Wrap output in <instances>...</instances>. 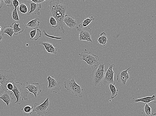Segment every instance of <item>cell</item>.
I'll use <instances>...</instances> for the list:
<instances>
[{"label":"cell","mask_w":156,"mask_h":116,"mask_svg":"<svg viewBox=\"0 0 156 116\" xmlns=\"http://www.w3.org/2000/svg\"><path fill=\"white\" fill-rule=\"evenodd\" d=\"M48 4L47 9L51 16L57 21L59 30L64 34L65 31L64 27L65 24L63 21L69 9L68 3H63L58 0H53L50 1Z\"/></svg>","instance_id":"1"},{"label":"cell","mask_w":156,"mask_h":116,"mask_svg":"<svg viewBox=\"0 0 156 116\" xmlns=\"http://www.w3.org/2000/svg\"><path fill=\"white\" fill-rule=\"evenodd\" d=\"M14 88L12 92L16 97V101L14 104H21L24 101L29 100L28 91L25 89L22 86L23 84L19 82H14L13 83Z\"/></svg>","instance_id":"2"},{"label":"cell","mask_w":156,"mask_h":116,"mask_svg":"<svg viewBox=\"0 0 156 116\" xmlns=\"http://www.w3.org/2000/svg\"><path fill=\"white\" fill-rule=\"evenodd\" d=\"M16 79V77L12 71L0 69V96L8 90L6 88L8 83H13Z\"/></svg>","instance_id":"3"},{"label":"cell","mask_w":156,"mask_h":116,"mask_svg":"<svg viewBox=\"0 0 156 116\" xmlns=\"http://www.w3.org/2000/svg\"><path fill=\"white\" fill-rule=\"evenodd\" d=\"M64 88L66 90L70 91L73 95L80 98L83 97V89L81 86L76 83L74 78H70L64 82Z\"/></svg>","instance_id":"4"},{"label":"cell","mask_w":156,"mask_h":116,"mask_svg":"<svg viewBox=\"0 0 156 116\" xmlns=\"http://www.w3.org/2000/svg\"><path fill=\"white\" fill-rule=\"evenodd\" d=\"M79 55L80 57L81 60L85 61L90 67H97L99 64V57L88 52L86 49L82 53L79 54Z\"/></svg>","instance_id":"5"},{"label":"cell","mask_w":156,"mask_h":116,"mask_svg":"<svg viewBox=\"0 0 156 116\" xmlns=\"http://www.w3.org/2000/svg\"><path fill=\"white\" fill-rule=\"evenodd\" d=\"M105 63L101 62L92 71V78L94 86L100 85L102 82L106 70H105Z\"/></svg>","instance_id":"6"},{"label":"cell","mask_w":156,"mask_h":116,"mask_svg":"<svg viewBox=\"0 0 156 116\" xmlns=\"http://www.w3.org/2000/svg\"><path fill=\"white\" fill-rule=\"evenodd\" d=\"M51 105L49 97H48L44 102L41 104L34 103L32 111L35 112L38 116H44L48 113Z\"/></svg>","instance_id":"7"},{"label":"cell","mask_w":156,"mask_h":116,"mask_svg":"<svg viewBox=\"0 0 156 116\" xmlns=\"http://www.w3.org/2000/svg\"><path fill=\"white\" fill-rule=\"evenodd\" d=\"M115 66V65L114 64L109 65L108 69L106 70L102 81L104 85L111 84L115 85V84L114 80V72L112 70V68Z\"/></svg>","instance_id":"8"},{"label":"cell","mask_w":156,"mask_h":116,"mask_svg":"<svg viewBox=\"0 0 156 116\" xmlns=\"http://www.w3.org/2000/svg\"><path fill=\"white\" fill-rule=\"evenodd\" d=\"M47 80L48 81V85L46 88L49 92L57 93L60 91L61 87L60 83L56 80L53 77L48 76Z\"/></svg>","instance_id":"9"},{"label":"cell","mask_w":156,"mask_h":116,"mask_svg":"<svg viewBox=\"0 0 156 116\" xmlns=\"http://www.w3.org/2000/svg\"><path fill=\"white\" fill-rule=\"evenodd\" d=\"M76 28L78 32L79 39L80 41H86L87 42H92L91 28L88 27L80 28L78 26Z\"/></svg>","instance_id":"10"},{"label":"cell","mask_w":156,"mask_h":116,"mask_svg":"<svg viewBox=\"0 0 156 116\" xmlns=\"http://www.w3.org/2000/svg\"><path fill=\"white\" fill-rule=\"evenodd\" d=\"M24 88L27 89L30 95L31 93L33 94L35 98H37L42 92L41 86L38 83L34 82L30 84L27 82Z\"/></svg>","instance_id":"11"},{"label":"cell","mask_w":156,"mask_h":116,"mask_svg":"<svg viewBox=\"0 0 156 116\" xmlns=\"http://www.w3.org/2000/svg\"><path fill=\"white\" fill-rule=\"evenodd\" d=\"M130 68L131 67H130L125 70L119 72L117 74V80L119 82L121 83L123 85H126V82L129 80V73L128 71Z\"/></svg>","instance_id":"12"},{"label":"cell","mask_w":156,"mask_h":116,"mask_svg":"<svg viewBox=\"0 0 156 116\" xmlns=\"http://www.w3.org/2000/svg\"><path fill=\"white\" fill-rule=\"evenodd\" d=\"M25 3H30V11L27 14V15L34 16L35 14L39 15L41 13L39 10L42 8L41 4H36L31 1H25Z\"/></svg>","instance_id":"13"},{"label":"cell","mask_w":156,"mask_h":116,"mask_svg":"<svg viewBox=\"0 0 156 116\" xmlns=\"http://www.w3.org/2000/svg\"><path fill=\"white\" fill-rule=\"evenodd\" d=\"M63 22L65 24L70 28H74L77 24V21L73 17L67 14L65 16Z\"/></svg>","instance_id":"14"},{"label":"cell","mask_w":156,"mask_h":116,"mask_svg":"<svg viewBox=\"0 0 156 116\" xmlns=\"http://www.w3.org/2000/svg\"><path fill=\"white\" fill-rule=\"evenodd\" d=\"M39 44L44 46L46 51L49 54H55L57 52V49L54 47L51 43L50 42H39Z\"/></svg>","instance_id":"15"},{"label":"cell","mask_w":156,"mask_h":116,"mask_svg":"<svg viewBox=\"0 0 156 116\" xmlns=\"http://www.w3.org/2000/svg\"><path fill=\"white\" fill-rule=\"evenodd\" d=\"M12 95V93L9 90L6 91L0 96V99H2L5 103L7 106L9 107L13 100Z\"/></svg>","instance_id":"16"},{"label":"cell","mask_w":156,"mask_h":116,"mask_svg":"<svg viewBox=\"0 0 156 116\" xmlns=\"http://www.w3.org/2000/svg\"><path fill=\"white\" fill-rule=\"evenodd\" d=\"M132 101L134 103L143 102L146 104L149 103L152 101H154V102L155 103L156 97L155 95L152 93L151 96H147L140 99H136L135 98H133Z\"/></svg>","instance_id":"17"},{"label":"cell","mask_w":156,"mask_h":116,"mask_svg":"<svg viewBox=\"0 0 156 116\" xmlns=\"http://www.w3.org/2000/svg\"><path fill=\"white\" fill-rule=\"evenodd\" d=\"M30 40L37 41L42 36L41 32L39 28H35L30 32Z\"/></svg>","instance_id":"18"},{"label":"cell","mask_w":156,"mask_h":116,"mask_svg":"<svg viewBox=\"0 0 156 116\" xmlns=\"http://www.w3.org/2000/svg\"><path fill=\"white\" fill-rule=\"evenodd\" d=\"M39 20V18L37 17L29 21L26 25V28H33L34 29L38 28L40 24Z\"/></svg>","instance_id":"19"},{"label":"cell","mask_w":156,"mask_h":116,"mask_svg":"<svg viewBox=\"0 0 156 116\" xmlns=\"http://www.w3.org/2000/svg\"><path fill=\"white\" fill-rule=\"evenodd\" d=\"M100 37L98 39L97 41L100 44L104 46H106L108 42L107 36L105 32H101L100 34Z\"/></svg>","instance_id":"20"},{"label":"cell","mask_w":156,"mask_h":116,"mask_svg":"<svg viewBox=\"0 0 156 116\" xmlns=\"http://www.w3.org/2000/svg\"><path fill=\"white\" fill-rule=\"evenodd\" d=\"M95 20L93 16L86 18L82 23L78 25V27L80 28H83L87 27L91 23V22Z\"/></svg>","instance_id":"21"},{"label":"cell","mask_w":156,"mask_h":116,"mask_svg":"<svg viewBox=\"0 0 156 116\" xmlns=\"http://www.w3.org/2000/svg\"><path fill=\"white\" fill-rule=\"evenodd\" d=\"M1 32L3 35H4V34H6L9 36L11 38L12 37V36L14 34L13 29L12 26H6L3 27Z\"/></svg>","instance_id":"22"},{"label":"cell","mask_w":156,"mask_h":116,"mask_svg":"<svg viewBox=\"0 0 156 116\" xmlns=\"http://www.w3.org/2000/svg\"><path fill=\"white\" fill-rule=\"evenodd\" d=\"M20 24H17L16 22L13 23L12 24V26L13 29L14 34L15 35H17L22 33L24 31V28H20Z\"/></svg>","instance_id":"23"},{"label":"cell","mask_w":156,"mask_h":116,"mask_svg":"<svg viewBox=\"0 0 156 116\" xmlns=\"http://www.w3.org/2000/svg\"><path fill=\"white\" fill-rule=\"evenodd\" d=\"M143 116H152L153 113L151 111V108L150 105L146 104L144 105V110L141 112Z\"/></svg>","instance_id":"24"},{"label":"cell","mask_w":156,"mask_h":116,"mask_svg":"<svg viewBox=\"0 0 156 116\" xmlns=\"http://www.w3.org/2000/svg\"><path fill=\"white\" fill-rule=\"evenodd\" d=\"M33 106L31 107L30 106H27L22 108L21 110L25 116H29L33 112Z\"/></svg>","instance_id":"25"},{"label":"cell","mask_w":156,"mask_h":116,"mask_svg":"<svg viewBox=\"0 0 156 116\" xmlns=\"http://www.w3.org/2000/svg\"><path fill=\"white\" fill-rule=\"evenodd\" d=\"M18 9L21 13L24 14H27L30 11V9L27 6L23 3H20Z\"/></svg>","instance_id":"26"},{"label":"cell","mask_w":156,"mask_h":116,"mask_svg":"<svg viewBox=\"0 0 156 116\" xmlns=\"http://www.w3.org/2000/svg\"><path fill=\"white\" fill-rule=\"evenodd\" d=\"M110 89L112 93L111 99H113L118 95L119 90L116 88L115 86L112 84L109 85Z\"/></svg>","instance_id":"27"},{"label":"cell","mask_w":156,"mask_h":116,"mask_svg":"<svg viewBox=\"0 0 156 116\" xmlns=\"http://www.w3.org/2000/svg\"><path fill=\"white\" fill-rule=\"evenodd\" d=\"M11 19L15 21H19L20 18L17 12V9H13L11 14Z\"/></svg>","instance_id":"28"},{"label":"cell","mask_w":156,"mask_h":116,"mask_svg":"<svg viewBox=\"0 0 156 116\" xmlns=\"http://www.w3.org/2000/svg\"><path fill=\"white\" fill-rule=\"evenodd\" d=\"M49 22L52 28H54L58 27V24L57 21L52 17H51L50 18Z\"/></svg>","instance_id":"29"},{"label":"cell","mask_w":156,"mask_h":116,"mask_svg":"<svg viewBox=\"0 0 156 116\" xmlns=\"http://www.w3.org/2000/svg\"><path fill=\"white\" fill-rule=\"evenodd\" d=\"M19 2L17 0H13L12 1V6L14 7L15 9H17L20 5Z\"/></svg>","instance_id":"30"},{"label":"cell","mask_w":156,"mask_h":116,"mask_svg":"<svg viewBox=\"0 0 156 116\" xmlns=\"http://www.w3.org/2000/svg\"><path fill=\"white\" fill-rule=\"evenodd\" d=\"M6 88L8 90L12 92L14 88L13 83H9L7 85Z\"/></svg>","instance_id":"31"},{"label":"cell","mask_w":156,"mask_h":116,"mask_svg":"<svg viewBox=\"0 0 156 116\" xmlns=\"http://www.w3.org/2000/svg\"><path fill=\"white\" fill-rule=\"evenodd\" d=\"M12 1V0H4L3 2L8 7H11L13 6Z\"/></svg>","instance_id":"32"},{"label":"cell","mask_w":156,"mask_h":116,"mask_svg":"<svg viewBox=\"0 0 156 116\" xmlns=\"http://www.w3.org/2000/svg\"><path fill=\"white\" fill-rule=\"evenodd\" d=\"M31 1L36 3V4H41L42 2L48 1H45V0H31Z\"/></svg>","instance_id":"33"},{"label":"cell","mask_w":156,"mask_h":116,"mask_svg":"<svg viewBox=\"0 0 156 116\" xmlns=\"http://www.w3.org/2000/svg\"><path fill=\"white\" fill-rule=\"evenodd\" d=\"M3 38V35L2 34L1 32H0V42H1Z\"/></svg>","instance_id":"34"},{"label":"cell","mask_w":156,"mask_h":116,"mask_svg":"<svg viewBox=\"0 0 156 116\" xmlns=\"http://www.w3.org/2000/svg\"><path fill=\"white\" fill-rule=\"evenodd\" d=\"M3 1L2 0H0V9H1L3 6Z\"/></svg>","instance_id":"35"},{"label":"cell","mask_w":156,"mask_h":116,"mask_svg":"<svg viewBox=\"0 0 156 116\" xmlns=\"http://www.w3.org/2000/svg\"><path fill=\"white\" fill-rule=\"evenodd\" d=\"M152 116H156V114L155 113L153 114V115Z\"/></svg>","instance_id":"36"},{"label":"cell","mask_w":156,"mask_h":116,"mask_svg":"<svg viewBox=\"0 0 156 116\" xmlns=\"http://www.w3.org/2000/svg\"><path fill=\"white\" fill-rule=\"evenodd\" d=\"M1 30H2V27H1V26H0V32H1Z\"/></svg>","instance_id":"37"}]
</instances>
